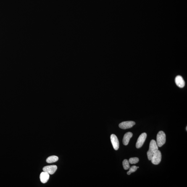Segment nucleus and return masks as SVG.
<instances>
[{"instance_id": "obj_1", "label": "nucleus", "mask_w": 187, "mask_h": 187, "mask_svg": "<svg viewBox=\"0 0 187 187\" xmlns=\"http://www.w3.org/2000/svg\"><path fill=\"white\" fill-rule=\"evenodd\" d=\"M158 146L155 140H151L149 145V151H147V155L148 160H151L153 155L158 150Z\"/></svg>"}, {"instance_id": "obj_2", "label": "nucleus", "mask_w": 187, "mask_h": 187, "mask_svg": "<svg viewBox=\"0 0 187 187\" xmlns=\"http://www.w3.org/2000/svg\"><path fill=\"white\" fill-rule=\"evenodd\" d=\"M166 142V135L164 131H161L158 133L157 136V144L158 147H161Z\"/></svg>"}, {"instance_id": "obj_3", "label": "nucleus", "mask_w": 187, "mask_h": 187, "mask_svg": "<svg viewBox=\"0 0 187 187\" xmlns=\"http://www.w3.org/2000/svg\"><path fill=\"white\" fill-rule=\"evenodd\" d=\"M162 159V154L160 151L158 150L153 155L151 158V162L154 165H157L160 163Z\"/></svg>"}, {"instance_id": "obj_4", "label": "nucleus", "mask_w": 187, "mask_h": 187, "mask_svg": "<svg viewBox=\"0 0 187 187\" xmlns=\"http://www.w3.org/2000/svg\"><path fill=\"white\" fill-rule=\"evenodd\" d=\"M147 136L146 133H143L140 135L138 138L136 144V147L137 148H140L142 147L143 143H144L145 141Z\"/></svg>"}, {"instance_id": "obj_5", "label": "nucleus", "mask_w": 187, "mask_h": 187, "mask_svg": "<svg viewBox=\"0 0 187 187\" xmlns=\"http://www.w3.org/2000/svg\"><path fill=\"white\" fill-rule=\"evenodd\" d=\"M135 124V122L133 121H127L121 122L119 124V127L122 129H126L132 128Z\"/></svg>"}, {"instance_id": "obj_6", "label": "nucleus", "mask_w": 187, "mask_h": 187, "mask_svg": "<svg viewBox=\"0 0 187 187\" xmlns=\"http://www.w3.org/2000/svg\"><path fill=\"white\" fill-rule=\"evenodd\" d=\"M57 166L52 165L47 166L43 168V171L47 172L49 174L52 175L57 170Z\"/></svg>"}, {"instance_id": "obj_7", "label": "nucleus", "mask_w": 187, "mask_h": 187, "mask_svg": "<svg viewBox=\"0 0 187 187\" xmlns=\"http://www.w3.org/2000/svg\"><path fill=\"white\" fill-rule=\"evenodd\" d=\"M111 140L114 149L116 151L117 150L119 147V143L118 138L116 135L114 134L111 135Z\"/></svg>"}, {"instance_id": "obj_8", "label": "nucleus", "mask_w": 187, "mask_h": 187, "mask_svg": "<svg viewBox=\"0 0 187 187\" xmlns=\"http://www.w3.org/2000/svg\"><path fill=\"white\" fill-rule=\"evenodd\" d=\"M175 82L177 86L180 88H182L185 86V82L182 77L180 76H177L176 77Z\"/></svg>"}, {"instance_id": "obj_9", "label": "nucleus", "mask_w": 187, "mask_h": 187, "mask_svg": "<svg viewBox=\"0 0 187 187\" xmlns=\"http://www.w3.org/2000/svg\"><path fill=\"white\" fill-rule=\"evenodd\" d=\"M49 174L46 172L43 171L40 175V180L43 183H46L48 182L49 178Z\"/></svg>"}, {"instance_id": "obj_10", "label": "nucleus", "mask_w": 187, "mask_h": 187, "mask_svg": "<svg viewBox=\"0 0 187 187\" xmlns=\"http://www.w3.org/2000/svg\"><path fill=\"white\" fill-rule=\"evenodd\" d=\"M133 136V133L131 132H128L126 133L123 137V143L124 145L127 146L128 144L130 139Z\"/></svg>"}, {"instance_id": "obj_11", "label": "nucleus", "mask_w": 187, "mask_h": 187, "mask_svg": "<svg viewBox=\"0 0 187 187\" xmlns=\"http://www.w3.org/2000/svg\"><path fill=\"white\" fill-rule=\"evenodd\" d=\"M58 157L57 156H51L47 158L46 160V162L48 163H52L57 162L58 160Z\"/></svg>"}, {"instance_id": "obj_12", "label": "nucleus", "mask_w": 187, "mask_h": 187, "mask_svg": "<svg viewBox=\"0 0 187 187\" xmlns=\"http://www.w3.org/2000/svg\"><path fill=\"white\" fill-rule=\"evenodd\" d=\"M123 168L125 170H128L129 169L130 166L129 161L127 159H125L123 162Z\"/></svg>"}, {"instance_id": "obj_13", "label": "nucleus", "mask_w": 187, "mask_h": 187, "mask_svg": "<svg viewBox=\"0 0 187 187\" xmlns=\"http://www.w3.org/2000/svg\"><path fill=\"white\" fill-rule=\"evenodd\" d=\"M129 162L131 164H136L139 162V159L137 157L131 158L129 159Z\"/></svg>"}, {"instance_id": "obj_14", "label": "nucleus", "mask_w": 187, "mask_h": 187, "mask_svg": "<svg viewBox=\"0 0 187 187\" xmlns=\"http://www.w3.org/2000/svg\"><path fill=\"white\" fill-rule=\"evenodd\" d=\"M129 171L127 172V174L128 175H130L133 172H135L137 169V167L135 166H132V167H131L129 168Z\"/></svg>"}, {"instance_id": "obj_15", "label": "nucleus", "mask_w": 187, "mask_h": 187, "mask_svg": "<svg viewBox=\"0 0 187 187\" xmlns=\"http://www.w3.org/2000/svg\"><path fill=\"white\" fill-rule=\"evenodd\" d=\"M186 131H187V127H186Z\"/></svg>"}, {"instance_id": "obj_16", "label": "nucleus", "mask_w": 187, "mask_h": 187, "mask_svg": "<svg viewBox=\"0 0 187 187\" xmlns=\"http://www.w3.org/2000/svg\"><path fill=\"white\" fill-rule=\"evenodd\" d=\"M137 167V168H139V167Z\"/></svg>"}]
</instances>
